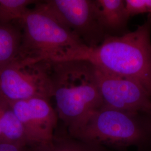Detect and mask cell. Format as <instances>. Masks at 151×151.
I'll use <instances>...</instances> for the list:
<instances>
[{
    "label": "cell",
    "instance_id": "5",
    "mask_svg": "<svg viewBox=\"0 0 151 151\" xmlns=\"http://www.w3.org/2000/svg\"><path fill=\"white\" fill-rule=\"evenodd\" d=\"M52 63L16 57L0 69V97L9 103L53 97Z\"/></svg>",
    "mask_w": 151,
    "mask_h": 151
},
{
    "label": "cell",
    "instance_id": "12",
    "mask_svg": "<svg viewBox=\"0 0 151 151\" xmlns=\"http://www.w3.org/2000/svg\"><path fill=\"white\" fill-rule=\"evenodd\" d=\"M37 2L32 0H0V23L19 22L30 10L28 6Z\"/></svg>",
    "mask_w": 151,
    "mask_h": 151
},
{
    "label": "cell",
    "instance_id": "11",
    "mask_svg": "<svg viewBox=\"0 0 151 151\" xmlns=\"http://www.w3.org/2000/svg\"><path fill=\"white\" fill-rule=\"evenodd\" d=\"M32 151H106L104 147L75 139H56L32 148Z\"/></svg>",
    "mask_w": 151,
    "mask_h": 151
},
{
    "label": "cell",
    "instance_id": "7",
    "mask_svg": "<svg viewBox=\"0 0 151 151\" xmlns=\"http://www.w3.org/2000/svg\"><path fill=\"white\" fill-rule=\"evenodd\" d=\"M95 68L104 106L131 113L148 111L151 95L139 81Z\"/></svg>",
    "mask_w": 151,
    "mask_h": 151
},
{
    "label": "cell",
    "instance_id": "13",
    "mask_svg": "<svg viewBox=\"0 0 151 151\" xmlns=\"http://www.w3.org/2000/svg\"><path fill=\"white\" fill-rule=\"evenodd\" d=\"M125 5L129 18L142 14H151V0H125Z\"/></svg>",
    "mask_w": 151,
    "mask_h": 151
},
{
    "label": "cell",
    "instance_id": "14",
    "mask_svg": "<svg viewBox=\"0 0 151 151\" xmlns=\"http://www.w3.org/2000/svg\"><path fill=\"white\" fill-rule=\"evenodd\" d=\"M27 147L10 142H0V151H26Z\"/></svg>",
    "mask_w": 151,
    "mask_h": 151
},
{
    "label": "cell",
    "instance_id": "4",
    "mask_svg": "<svg viewBox=\"0 0 151 151\" xmlns=\"http://www.w3.org/2000/svg\"><path fill=\"white\" fill-rule=\"evenodd\" d=\"M71 137L85 143L115 148L137 147L144 151L151 144V128L146 115L103 106L75 128Z\"/></svg>",
    "mask_w": 151,
    "mask_h": 151
},
{
    "label": "cell",
    "instance_id": "15",
    "mask_svg": "<svg viewBox=\"0 0 151 151\" xmlns=\"http://www.w3.org/2000/svg\"><path fill=\"white\" fill-rule=\"evenodd\" d=\"M145 114L146 115L147 119H148L149 122H150V125H151V106L150 109V110H148V111L147 113H146V114Z\"/></svg>",
    "mask_w": 151,
    "mask_h": 151
},
{
    "label": "cell",
    "instance_id": "6",
    "mask_svg": "<svg viewBox=\"0 0 151 151\" xmlns=\"http://www.w3.org/2000/svg\"><path fill=\"white\" fill-rule=\"evenodd\" d=\"M37 4L88 48L97 47L106 37L97 20L95 0H48Z\"/></svg>",
    "mask_w": 151,
    "mask_h": 151
},
{
    "label": "cell",
    "instance_id": "10",
    "mask_svg": "<svg viewBox=\"0 0 151 151\" xmlns=\"http://www.w3.org/2000/svg\"><path fill=\"white\" fill-rule=\"evenodd\" d=\"M21 27L11 23H0V69L17 55L22 42Z\"/></svg>",
    "mask_w": 151,
    "mask_h": 151
},
{
    "label": "cell",
    "instance_id": "9",
    "mask_svg": "<svg viewBox=\"0 0 151 151\" xmlns=\"http://www.w3.org/2000/svg\"><path fill=\"white\" fill-rule=\"evenodd\" d=\"M95 4L97 20L105 37L122 36L129 32L125 0H95Z\"/></svg>",
    "mask_w": 151,
    "mask_h": 151
},
{
    "label": "cell",
    "instance_id": "2",
    "mask_svg": "<svg viewBox=\"0 0 151 151\" xmlns=\"http://www.w3.org/2000/svg\"><path fill=\"white\" fill-rule=\"evenodd\" d=\"M52 77L56 112L68 132L104 106L95 68L90 62L52 63Z\"/></svg>",
    "mask_w": 151,
    "mask_h": 151
},
{
    "label": "cell",
    "instance_id": "1",
    "mask_svg": "<svg viewBox=\"0 0 151 151\" xmlns=\"http://www.w3.org/2000/svg\"><path fill=\"white\" fill-rule=\"evenodd\" d=\"M151 33L150 14L135 30L107 36L97 47L82 50L74 60H86L105 72L139 81L151 96Z\"/></svg>",
    "mask_w": 151,
    "mask_h": 151
},
{
    "label": "cell",
    "instance_id": "8",
    "mask_svg": "<svg viewBox=\"0 0 151 151\" xmlns=\"http://www.w3.org/2000/svg\"><path fill=\"white\" fill-rule=\"evenodd\" d=\"M49 101L34 97L10 103L22 123L31 148L48 143L54 138V130L59 118Z\"/></svg>",
    "mask_w": 151,
    "mask_h": 151
},
{
    "label": "cell",
    "instance_id": "3",
    "mask_svg": "<svg viewBox=\"0 0 151 151\" xmlns=\"http://www.w3.org/2000/svg\"><path fill=\"white\" fill-rule=\"evenodd\" d=\"M37 3L19 22L22 42L16 57L33 62H60L73 60L88 47Z\"/></svg>",
    "mask_w": 151,
    "mask_h": 151
}]
</instances>
